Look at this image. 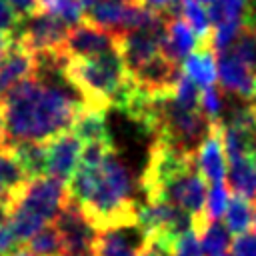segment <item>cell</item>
<instances>
[{"label": "cell", "instance_id": "cell-1", "mask_svg": "<svg viewBox=\"0 0 256 256\" xmlns=\"http://www.w3.org/2000/svg\"><path fill=\"white\" fill-rule=\"evenodd\" d=\"M8 142H50L74 126L84 104L60 86L30 78L2 100Z\"/></svg>", "mask_w": 256, "mask_h": 256}, {"label": "cell", "instance_id": "cell-2", "mask_svg": "<svg viewBox=\"0 0 256 256\" xmlns=\"http://www.w3.org/2000/svg\"><path fill=\"white\" fill-rule=\"evenodd\" d=\"M68 190L70 198L78 202L98 232L138 226V202L132 198V178L114 150L96 168L78 166Z\"/></svg>", "mask_w": 256, "mask_h": 256}, {"label": "cell", "instance_id": "cell-3", "mask_svg": "<svg viewBox=\"0 0 256 256\" xmlns=\"http://www.w3.org/2000/svg\"><path fill=\"white\" fill-rule=\"evenodd\" d=\"M60 74L78 92L84 108L104 112L108 108L122 110L134 88L128 66L118 50L86 58H66Z\"/></svg>", "mask_w": 256, "mask_h": 256}, {"label": "cell", "instance_id": "cell-4", "mask_svg": "<svg viewBox=\"0 0 256 256\" xmlns=\"http://www.w3.org/2000/svg\"><path fill=\"white\" fill-rule=\"evenodd\" d=\"M124 32H114L108 28H102L90 20H82L74 26H70L62 58H86V56H98L104 52H112L122 48Z\"/></svg>", "mask_w": 256, "mask_h": 256}, {"label": "cell", "instance_id": "cell-5", "mask_svg": "<svg viewBox=\"0 0 256 256\" xmlns=\"http://www.w3.org/2000/svg\"><path fill=\"white\" fill-rule=\"evenodd\" d=\"M56 228L62 234L64 248L72 256H94V244L98 238V230L90 224L78 202L72 198L60 210L58 218L54 220Z\"/></svg>", "mask_w": 256, "mask_h": 256}, {"label": "cell", "instance_id": "cell-6", "mask_svg": "<svg viewBox=\"0 0 256 256\" xmlns=\"http://www.w3.org/2000/svg\"><path fill=\"white\" fill-rule=\"evenodd\" d=\"M18 200L46 222H54L60 210L70 200V190L64 182L46 174L40 178H32Z\"/></svg>", "mask_w": 256, "mask_h": 256}, {"label": "cell", "instance_id": "cell-7", "mask_svg": "<svg viewBox=\"0 0 256 256\" xmlns=\"http://www.w3.org/2000/svg\"><path fill=\"white\" fill-rule=\"evenodd\" d=\"M40 74V58L30 52L26 46H22L16 38H12V44L0 64V100L18 84L36 78Z\"/></svg>", "mask_w": 256, "mask_h": 256}, {"label": "cell", "instance_id": "cell-8", "mask_svg": "<svg viewBox=\"0 0 256 256\" xmlns=\"http://www.w3.org/2000/svg\"><path fill=\"white\" fill-rule=\"evenodd\" d=\"M46 154H48V176L58 178L64 184H70V180L74 178L80 166L82 140L74 132H62L60 136L46 142Z\"/></svg>", "mask_w": 256, "mask_h": 256}, {"label": "cell", "instance_id": "cell-9", "mask_svg": "<svg viewBox=\"0 0 256 256\" xmlns=\"http://www.w3.org/2000/svg\"><path fill=\"white\" fill-rule=\"evenodd\" d=\"M224 122H210L208 134L202 140V144L196 150V164L200 168V174L204 176V180L212 182V184H220L224 182L226 174H228V166H226V150H224Z\"/></svg>", "mask_w": 256, "mask_h": 256}, {"label": "cell", "instance_id": "cell-10", "mask_svg": "<svg viewBox=\"0 0 256 256\" xmlns=\"http://www.w3.org/2000/svg\"><path fill=\"white\" fill-rule=\"evenodd\" d=\"M142 242L144 234L138 226L102 230L94 244V256H138Z\"/></svg>", "mask_w": 256, "mask_h": 256}, {"label": "cell", "instance_id": "cell-11", "mask_svg": "<svg viewBox=\"0 0 256 256\" xmlns=\"http://www.w3.org/2000/svg\"><path fill=\"white\" fill-rule=\"evenodd\" d=\"M218 76H220L224 90H228L236 96H242L246 100L252 98L256 72H252L246 64H242L230 52H224L218 56Z\"/></svg>", "mask_w": 256, "mask_h": 256}, {"label": "cell", "instance_id": "cell-12", "mask_svg": "<svg viewBox=\"0 0 256 256\" xmlns=\"http://www.w3.org/2000/svg\"><path fill=\"white\" fill-rule=\"evenodd\" d=\"M30 178L12 154L10 146L0 150V200L6 204V210L24 194Z\"/></svg>", "mask_w": 256, "mask_h": 256}, {"label": "cell", "instance_id": "cell-13", "mask_svg": "<svg viewBox=\"0 0 256 256\" xmlns=\"http://www.w3.org/2000/svg\"><path fill=\"white\" fill-rule=\"evenodd\" d=\"M184 72L202 88L214 86L216 76H218V66H216V48H214V38L210 40H200L196 50L190 52L184 58Z\"/></svg>", "mask_w": 256, "mask_h": 256}, {"label": "cell", "instance_id": "cell-14", "mask_svg": "<svg viewBox=\"0 0 256 256\" xmlns=\"http://www.w3.org/2000/svg\"><path fill=\"white\" fill-rule=\"evenodd\" d=\"M8 146L30 180L48 174L46 142H8Z\"/></svg>", "mask_w": 256, "mask_h": 256}, {"label": "cell", "instance_id": "cell-15", "mask_svg": "<svg viewBox=\"0 0 256 256\" xmlns=\"http://www.w3.org/2000/svg\"><path fill=\"white\" fill-rule=\"evenodd\" d=\"M74 134L82 142H112L108 124H106V112L104 110H94V108H84L78 116V120L72 126Z\"/></svg>", "mask_w": 256, "mask_h": 256}, {"label": "cell", "instance_id": "cell-16", "mask_svg": "<svg viewBox=\"0 0 256 256\" xmlns=\"http://www.w3.org/2000/svg\"><path fill=\"white\" fill-rule=\"evenodd\" d=\"M228 186L234 194H240V196L256 202V160L246 156L236 162H230Z\"/></svg>", "mask_w": 256, "mask_h": 256}, {"label": "cell", "instance_id": "cell-17", "mask_svg": "<svg viewBox=\"0 0 256 256\" xmlns=\"http://www.w3.org/2000/svg\"><path fill=\"white\" fill-rule=\"evenodd\" d=\"M254 216H256V202L234 194L230 198L228 210L224 214V226L230 230V234H244L254 226Z\"/></svg>", "mask_w": 256, "mask_h": 256}, {"label": "cell", "instance_id": "cell-18", "mask_svg": "<svg viewBox=\"0 0 256 256\" xmlns=\"http://www.w3.org/2000/svg\"><path fill=\"white\" fill-rule=\"evenodd\" d=\"M30 252H34L36 256H62L66 252L64 248V240L60 230L56 228V224L52 226H44L38 234H34L26 244H24Z\"/></svg>", "mask_w": 256, "mask_h": 256}, {"label": "cell", "instance_id": "cell-19", "mask_svg": "<svg viewBox=\"0 0 256 256\" xmlns=\"http://www.w3.org/2000/svg\"><path fill=\"white\" fill-rule=\"evenodd\" d=\"M182 16L186 18V22H188V24L192 26V30L196 32L198 42H200V40H210V38H214L212 18H210V12H208V8H206L204 4L190 0L188 4L182 6Z\"/></svg>", "mask_w": 256, "mask_h": 256}, {"label": "cell", "instance_id": "cell-20", "mask_svg": "<svg viewBox=\"0 0 256 256\" xmlns=\"http://www.w3.org/2000/svg\"><path fill=\"white\" fill-rule=\"evenodd\" d=\"M202 238V250L206 256H220V254H226V250L232 246L230 242V230L218 222H212L208 224V228L200 234Z\"/></svg>", "mask_w": 256, "mask_h": 256}, {"label": "cell", "instance_id": "cell-21", "mask_svg": "<svg viewBox=\"0 0 256 256\" xmlns=\"http://www.w3.org/2000/svg\"><path fill=\"white\" fill-rule=\"evenodd\" d=\"M42 12L56 16L66 24H78L86 16V2L84 0H52Z\"/></svg>", "mask_w": 256, "mask_h": 256}, {"label": "cell", "instance_id": "cell-22", "mask_svg": "<svg viewBox=\"0 0 256 256\" xmlns=\"http://www.w3.org/2000/svg\"><path fill=\"white\" fill-rule=\"evenodd\" d=\"M226 52H230L234 58H238L242 64H246L252 72H256V32L252 28L246 26Z\"/></svg>", "mask_w": 256, "mask_h": 256}, {"label": "cell", "instance_id": "cell-23", "mask_svg": "<svg viewBox=\"0 0 256 256\" xmlns=\"http://www.w3.org/2000/svg\"><path fill=\"white\" fill-rule=\"evenodd\" d=\"M228 194H230V186L220 182V184H212L210 192H208V198H206V218L208 222H216L222 214H226L228 210Z\"/></svg>", "mask_w": 256, "mask_h": 256}, {"label": "cell", "instance_id": "cell-24", "mask_svg": "<svg viewBox=\"0 0 256 256\" xmlns=\"http://www.w3.org/2000/svg\"><path fill=\"white\" fill-rule=\"evenodd\" d=\"M174 100L186 108V110H200V90L198 84L186 74L182 72L176 88H174Z\"/></svg>", "mask_w": 256, "mask_h": 256}, {"label": "cell", "instance_id": "cell-25", "mask_svg": "<svg viewBox=\"0 0 256 256\" xmlns=\"http://www.w3.org/2000/svg\"><path fill=\"white\" fill-rule=\"evenodd\" d=\"M200 112L208 122H220L222 114V98L216 86H206L200 90Z\"/></svg>", "mask_w": 256, "mask_h": 256}, {"label": "cell", "instance_id": "cell-26", "mask_svg": "<svg viewBox=\"0 0 256 256\" xmlns=\"http://www.w3.org/2000/svg\"><path fill=\"white\" fill-rule=\"evenodd\" d=\"M20 24H22V14L8 0H0V32L16 36Z\"/></svg>", "mask_w": 256, "mask_h": 256}, {"label": "cell", "instance_id": "cell-27", "mask_svg": "<svg viewBox=\"0 0 256 256\" xmlns=\"http://www.w3.org/2000/svg\"><path fill=\"white\" fill-rule=\"evenodd\" d=\"M172 256H204L202 244L198 242V232L194 228H190L176 240Z\"/></svg>", "mask_w": 256, "mask_h": 256}, {"label": "cell", "instance_id": "cell-28", "mask_svg": "<svg viewBox=\"0 0 256 256\" xmlns=\"http://www.w3.org/2000/svg\"><path fill=\"white\" fill-rule=\"evenodd\" d=\"M230 248L234 256H256V230L238 234Z\"/></svg>", "mask_w": 256, "mask_h": 256}, {"label": "cell", "instance_id": "cell-29", "mask_svg": "<svg viewBox=\"0 0 256 256\" xmlns=\"http://www.w3.org/2000/svg\"><path fill=\"white\" fill-rule=\"evenodd\" d=\"M14 246L18 248V242H16V236L8 224V220L0 222V256H8L14 252Z\"/></svg>", "mask_w": 256, "mask_h": 256}, {"label": "cell", "instance_id": "cell-30", "mask_svg": "<svg viewBox=\"0 0 256 256\" xmlns=\"http://www.w3.org/2000/svg\"><path fill=\"white\" fill-rule=\"evenodd\" d=\"M24 18L32 16V14H38L40 12V6H38V0H8Z\"/></svg>", "mask_w": 256, "mask_h": 256}, {"label": "cell", "instance_id": "cell-31", "mask_svg": "<svg viewBox=\"0 0 256 256\" xmlns=\"http://www.w3.org/2000/svg\"><path fill=\"white\" fill-rule=\"evenodd\" d=\"M138 2L154 12H160V14H166L174 6V0H138Z\"/></svg>", "mask_w": 256, "mask_h": 256}, {"label": "cell", "instance_id": "cell-32", "mask_svg": "<svg viewBox=\"0 0 256 256\" xmlns=\"http://www.w3.org/2000/svg\"><path fill=\"white\" fill-rule=\"evenodd\" d=\"M10 44H12V36L6 34V32H0V64H2V60H4V56L8 52V48H10Z\"/></svg>", "mask_w": 256, "mask_h": 256}, {"label": "cell", "instance_id": "cell-33", "mask_svg": "<svg viewBox=\"0 0 256 256\" xmlns=\"http://www.w3.org/2000/svg\"><path fill=\"white\" fill-rule=\"evenodd\" d=\"M8 146V136H6V122H4V114H2V106H0V150Z\"/></svg>", "mask_w": 256, "mask_h": 256}, {"label": "cell", "instance_id": "cell-34", "mask_svg": "<svg viewBox=\"0 0 256 256\" xmlns=\"http://www.w3.org/2000/svg\"><path fill=\"white\" fill-rule=\"evenodd\" d=\"M8 256H36V254H34V252H30L26 246H18V248H16L12 254H8Z\"/></svg>", "mask_w": 256, "mask_h": 256}, {"label": "cell", "instance_id": "cell-35", "mask_svg": "<svg viewBox=\"0 0 256 256\" xmlns=\"http://www.w3.org/2000/svg\"><path fill=\"white\" fill-rule=\"evenodd\" d=\"M6 216H8V210H6V204L0 200V222H4L6 220Z\"/></svg>", "mask_w": 256, "mask_h": 256}, {"label": "cell", "instance_id": "cell-36", "mask_svg": "<svg viewBox=\"0 0 256 256\" xmlns=\"http://www.w3.org/2000/svg\"><path fill=\"white\" fill-rule=\"evenodd\" d=\"M188 2H190V0H174V4H176V6H180V8H182L184 4H188Z\"/></svg>", "mask_w": 256, "mask_h": 256}, {"label": "cell", "instance_id": "cell-37", "mask_svg": "<svg viewBox=\"0 0 256 256\" xmlns=\"http://www.w3.org/2000/svg\"><path fill=\"white\" fill-rule=\"evenodd\" d=\"M250 102L256 106V82H254V94H252V98H250Z\"/></svg>", "mask_w": 256, "mask_h": 256}, {"label": "cell", "instance_id": "cell-38", "mask_svg": "<svg viewBox=\"0 0 256 256\" xmlns=\"http://www.w3.org/2000/svg\"><path fill=\"white\" fill-rule=\"evenodd\" d=\"M200 2H208V4H212V2H216V0H200Z\"/></svg>", "mask_w": 256, "mask_h": 256}, {"label": "cell", "instance_id": "cell-39", "mask_svg": "<svg viewBox=\"0 0 256 256\" xmlns=\"http://www.w3.org/2000/svg\"><path fill=\"white\" fill-rule=\"evenodd\" d=\"M220 256H234V254H228V252H226V254H220Z\"/></svg>", "mask_w": 256, "mask_h": 256}, {"label": "cell", "instance_id": "cell-40", "mask_svg": "<svg viewBox=\"0 0 256 256\" xmlns=\"http://www.w3.org/2000/svg\"><path fill=\"white\" fill-rule=\"evenodd\" d=\"M252 30H254V32H256V24H254V26H252Z\"/></svg>", "mask_w": 256, "mask_h": 256}, {"label": "cell", "instance_id": "cell-41", "mask_svg": "<svg viewBox=\"0 0 256 256\" xmlns=\"http://www.w3.org/2000/svg\"><path fill=\"white\" fill-rule=\"evenodd\" d=\"M134 2H138V0H134ZM138 4H140V2H138Z\"/></svg>", "mask_w": 256, "mask_h": 256}]
</instances>
